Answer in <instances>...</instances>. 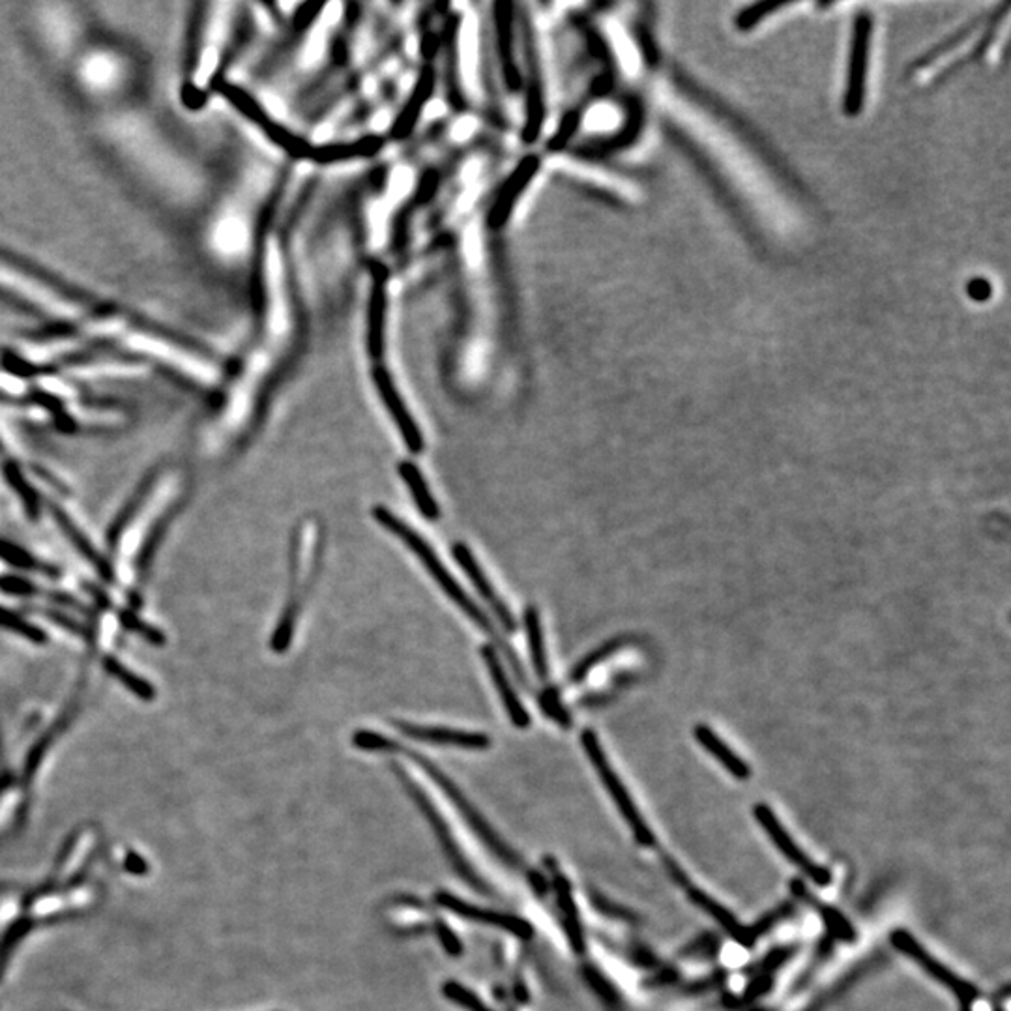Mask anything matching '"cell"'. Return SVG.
<instances>
[{"label": "cell", "mask_w": 1011, "mask_h": 1011, "mask_svg": "<svg viewBox=\"0 0 1011 1011\" xmlns=\"http://www.w3.org/2000/svg\"><path fill=\"white\" fill-rule=\"evenodd\" d=\"M352 744L360 747V749H364V752L403 753L405 757L414 760L422 770L429 774V777L435 781L438 789L443 790V792L448 796V800L459 809V813L462 815V819L467 820V824L478 833V838H480L500 860H504L506 863H512V865L519 863V858L513 854L512 849L506 845L504 841L489 828L486 819L476 811L475 806L467 800V796L462 795L461 789L451 781L450 777L446 776L445 771L438 770L433 760L424 757V755H419V753L413 752V749H407V747L397 744V742L390 741V738H386L383 734L373 733V731H358V733L352 736Z\"/></svg>", "instance_id": "cell-3"}, {"label": "cell", "mask_w": 1011, "mask_h": 1011, "mask_svg": "<svg viewBox=\"0 0 1011 1011\" xmlns=\"http://www.w3.org/2000/svg\"><path fill=\"white\" fill-rule=\"evenodd\" d=\"M433 927H435V935H437L438 940H440V944H443V948H445V950L448 951L450 956H461V940H459V937H457L456 933L451 932L450 925L446 924V922H443V919H435Z\"/></svg>", "instance_id": "cell-21"}, {"label": "cell", "mask_w": 1011, "mask_h": 1011, "mask_svg": "<svg viewBox=\"0 0 1011 1011\" xmlns=\"http://www.w3.org/2000/svg\"><path fill=\"white\" fill-rule=\"evenodd\" d=\"M400 776H402L403 785L407 787L411 796H413L414 800L418 802L419 808H422V813L426 815L427 819H429V822H432L433 828L437 830L438 838H443L440 841L445 843L446 852H448V854L451 856V860L457 863V868H459V871H461L462 875L467 876L469 881H472V879L469 876V873H467V865H465L461 856H459V851H457L456 845L451 843L450 833H448V830H446L445 822L440 820V815L435 811V808H433L432 802H429L426 796H424V792H422V790H419L418 787H416V785L411 781V779H407V776H405L403 771H400Z\"/></svg>", "instance_id": "cell-17"}, {"label": "cell", "mask_w": 1011, "mask_h": 1011, "mask_svg": "<svg viewBox=\"0 0 1011 1011\" xmlns=\"http://www.w3.org/2000/svg\"><path fill=\"white\" fill-rule=\"evenodd\" d=\"M618 648H620V641L615 639V641L605 642L604 647H599L598 650H594L590 655L585 656L579 666L575 667L572 674H570V682H574V684L583 682V680L588 677V672L593 671L594 667H598L602 661L615 655Z\"/></svg>", "instance_id": "cell-19"}, {"label": "cell", "mask_w": 1011, "mask_h": 1011, "mask_svg": "<svg viewBox=\"0 0 1011 1011\" xmlns=\"http://www.w3.org/2000/svg\"><path fill=\"white\" fill-rule=\"evenodd\" d=\"M677 881L684 882L688 897H690L691 903H693L695 907L709 914L710 918H714L731 937L741 940V943H747L746 929L742 927L738 919L734 918L733 914L728 913L727 908L720 905L717 901L712 900L710 895L704 894L703 890H699L698 886H691V882L685 881L684 875H680L679 873V875H677Z\"/></svg>", "instance_id": "cell-15"}, {"label": "cell", "mask_w": 1011, "mask_h": 1011, "mask_svg": "<svg viewBox=\"0 0 1011 1011\" xmlns=\"http://www.w3.org/2000/svg\"><path fill=\"white\" fill-rule=\"evenodd\" d=\"M0 297L68 327V332H77L81 338L131 345L149 354L160 351L167 362L185 345L184 340L167 333L160 324L94 297L47 268L7 249H0Z\"/></svg>", "instance_id": "cell-1"}, {"label": "cell", "mask_w": 1011, "mask_h": 1011, "mask_svg": "<svg viewBox=\"0 0 1011 1011\" xmlns=\"http://www.w3.org/2000/svg\"><path fill=\"white\" fill-rule=\"evenodd\" d=\"M454 556H456L457 564L462 567V572L467 574L470 583L475 585L476 590L480 594L481 598L486 599V604L493 609L494 615L499 618L502 628L506 631H513L515 629V620H513L512 613L506 607L504 602L500 599L499 594L494 593L493 586L489 583L488 575L483 574L480 564L476 562L472 551L465 545V543H457L454 545Z\"/></svg>", "instance_id": "cell-9"}, {"label": "cell", "mask_w": 1011, "mask_h": 1011, "mask_svg": "<svg viewBox=\"0 0 1011 1011\" xmlns=\"http://www.w3.org/2000/svg\"><path fill=\"white\" fill-rule=\"evenodd\" d=\"M481 656H483L489 674L493 679L494 688L499 691L500 701L504 704L506 712L510 715L513 725L519 728L529 727L531 725V715L524 710L521 699L518 698L513 685L510 684V680L506 677L504 667H502V661H500L497 650L493 647H483L481 648Z\"/></svg>", "instance_id": "cell-12"}, {"label": "cell", "mask_w": 1011, "mask_h": 1011, "mask_svg": "<svg viewBox=\"0 0 1011 1011\" xmlns=\"http://www.w3.org/2000/svg\"><path fill=\"white\" fill-rule=\"evenodd\" d=\"M400 475H402L405 486L413 494L414 502L418 506L422 515L426 519H432V521H437L440 518V510H438V504L433 499L432 491L427 488L426 478L422 476L418 467L414 462L403 461L400 465Z\"/></svg>", "instance_id": "cell-16"}, {"label": "cell", "mask_w": 1011, "mask_h": 1011, "mask_svg": "<svg viewBox=\"0 0 1011 1011\" xmlns=\"http://www.w3.org/2000/svg\"><path fill=\"white\" fill-rule=\"evenodd\" d=\"M693 736H695V741L706 749V753H710V755H712L731 776L741 779V781H746V779L752 777V768H749L746 760L738 757V755L731 749V746L725 744V742L717 736L714 728H710L709 725L701 723V725H695V727H693Z\"/></svg>", "instance_id": "cell-14"}, {"label": "cell", "mask_w": 1011, "mask_h": 1011, "mask_svg": "<svg viewBox=\"0 0 1011 1011\" xmlns=\"http://www.w3.org/2000/svg\"><path fill=\"white\" fill-rule=\"evenodd\" d=\"M375 384L379 394L383 397L384 405H386L389 413L394 418L395 426L400 427L408 450L413 451V454H419V451L424 450V438H422L418 426L414 424L413 416L408 414L405 403L402 402V397L397 394V390L394 389V384L390 381V376L384 371H376Z\"/></svg>", "instance_id": "cell-11"}, {"label": "cell", "mask_w": 1011, "mask_h": 1011, "mask_svg": "<svg viewBox=\"0 0 1011 1011\" xmlns=\"http://www.w3.org/2000/svg\"><path fill=\"white\" fill-rule=\"evenodd\" d=\"M373 515H375L376 521H379V524H381L383 529H386L390 534H394L397 540H402V542L407 545L408 550L413 551V555L422 562V566L426 567L427 574L432 575L435 583L443 588V593H446V596H448V598H450L451 602L472 620V622L480 626L481 631H486V634L502 648L506 660H508V663L512 667L519 682H521L524 688H529V682H526L523 666H521L518 655H515L512 647L502 639V636H499V631L494 629L493 622L489 620L488 615L475 604V599L469 598V594L465 593L461 585L454 579V575L446 570L445 564L438 558L437 553L432 550V545H429L424 538L419 536L418 532L411 529L403 519L390 512L389 508L375 506Z\"/></svg>", "instance_id": "cell-2"}, {"label": "cell", "mask_w": 1011, "mask_h": 1011, "mask_svg": "<svg viewBox=\"0 0 1011 1011\" xmlns=\"http://www.w3.org/2000/svg\"><path fill=\"white\" fill-rule=\"evenodd\" d=\"M405 736L413 741L427 742V744H437V746H454L470 749V752H483L491 746V738L488 734L470 733V731H459V728L435 727V725H416V723H394Z\"/></svg>", "instance_id": "cell-8"}, {"label": "cell", "mask_w": 1011, "mask_h": 1011, "mask_svg": "<svg viewBox=\"0 0 1011 1011\" xmlns=\"http://www.w3.org/2000/svg\"><path fill=\"white\" fill-rule=\"evenodd\" d=\"M581 744H583V749H585L590 765L594 766V770L602 779V784L609 792L610 800L617 806L618 813L622 815L624 820L628 822L629 830L634 833L637 843L647 847V849H655L656 843H658L656 833L650 830L647 820H645L641 811L637 808V804L634 802V798L629 795V790L622 784V779L618 777L615 768L610 766L609 758H607L604 747L599 744L598 734L594 733L593 728H586L581 734Z\"/></svg>", "instance_id": "cell-4"}, {"label": "cell", "mask_w": 1011, "mask_h": 1011, "mask_svg": "<svg viewBox=\"0 0 1011 1011\" xmlns=\"http://www.w3.org/2000/svg\"><path fill=\"white\" fill-rule=\"evenodd\" d=\"M753 817L757 820L758 827L763 828V832L770 839L771 845L776 847L777 851L781 852V856L785 860H789L796 870L808 876L809 881H813L817 886H828L830 884L832 873L824 865L811 860L804 849L796 845L795 838L787 832L784 822L777 819V815L766 804H755L753 806Z\"/></svg>", "instance_id": "cell-5"}, {"label": "cell", "mask_w": 1011, "mask_h": 1011, "mask_svg": "<svg viewBox=\"0 0 1011 1011\" xmlns=\"http://www.w3.org/2000/svg\"><path fill=\"white\" fill-rule=\"evenodd\" d=\"M890 940L894 944L895 950L903 954V956H907L911 961L916 962L922 970H925V975L938 981L940 986L946 987L950 993L956 994L961 1005L968 1008V1005L975 1004V1000L980 994L978 989L970 981L962 980L954 970L935 959L911 933L894 932Z\"/></svg>", "instance_id": "cell-6"}, {"label": "cell", "mask_w": 1011, "mask_h": 1011, "mask_svg": "<svg viewBox=\"0 0 1011 1011\" xmlns=\"http://www.w3.org/2000/svg\"><path fill=\"white\" fill-rule=\"evenodd\" d=\"M443 993H445L446 999L451 1000L454 1004L461 1005L462 1010L493 1011L488 1004H483V1000L478 999L472 991H469V989L461 986V983H457V981H446L445 987H443Z\"/></svg>", "instance_id": "cell-20"}, {"label": "cell", "mask_w": 1011, "mask_h": 1011, "mask_svg": "<svg viewBox=\"0 0 1011 1011\" xmlns=\"http://www.w3.org/2000/svg\"><path fill=\"white\" fill-rule=\"evenodd\" d=\"M870 19H858L845 99V107L849 113L860 111V107H862L863 93H865V74H868V55H870Z\"/></svg>", "instance_id": "cell-10"}, {"label": "cell", "mask_w": 1011, "mask_h": 1011, "mask_svg": "<svg viewBox=\"0 0 1011 1011\" xmlns=\"http://www.w3.org/2000/svg\"><path fill=\"white\" fill-rule=\"evenodd\" d=\"M437 903L440 907H445L446 911L459 916V918L491 925V927H497L500 932L510 933V935L521 938V940H531L534 937V927L526 919L519 918V916L469 905V903H465V901L459 900L456 895L448 894V892H438Z\"/></svg>", "instance_id": "cell-7"}, {"label": "cell", "mask_w": 1011, "mask_h": 1011, "mask_svg": "<svg viewBox=\"0 0 1011 1011\" xmlns=\"http://www.w3.org/2000/svg\"><path fill=\"white\" fill-rule=\"evenodd\" d=\"M551 875H553L556 905L561 908L562 925H564L567 943H570L575 954H585V932H583V925H581L579 908L575 905L574 895H572V886H570L566 876L562 875L556 868L551 870Z\"/></svg>", "instance_id": "cell-13"}, {"label": "cell", "mask_w": 1011, "mask_h": 1011, "mask_svg": "<svg viewBox=\"0 0 1011 1011\" xmlns=\"http://www.w3.org/2000/svg\"><path fill=\"white\" fill-rule=\"evenodd\" d=\"M542 709L545 714L550 715L551 720H555L562 727H570V725H572V717H570V714L564 710V706L561 704V699L556 698L555 693H551V691L545 693V698L542 699Z\"/></svg>", "instance_id": "cell-22"}, {"label": "cell", "mask_w": 1011, "mask_h": 1011, "mask_svg": "<svg viewBox=\"0 0 1011 1011\" xmlns=\"http://www.w3.org/2000/svg\"><path fill=\"white\" fill-rule=\"evenodd\" d=\"M524 629H526V641H529L532 666H534L538 679L542 680V682H547V679H550V666H547L542 622H540V613H538L536 607H526V610H524Z\"/></svg>", "instance_id": "cell-18"}]
</instances>
